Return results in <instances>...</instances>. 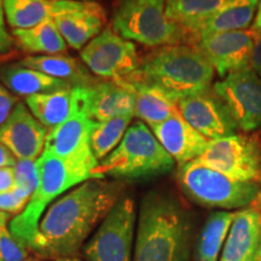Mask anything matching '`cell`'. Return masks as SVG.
I'll list each match as a JSON object with an SVG mask.
<instances>
[{
    "label": "cell",
    "mask_w": 261,
    "mask_h": 261,
    "mask_svg": "<svg viewBox=\"0 0 261 261\" xmlns=\"http://www.w3.org/2000/svg\"><path fill=\"white\" fill-rule=\"evenodd\" d=\"M126 190L122 180L90 179L47 208L32 252L45 260L76 256Z\"/></svg>",
    "instance_id": "1"
},
{
    "label": "cell",
    "mask_w": 261,
    "mask_h": 261,
    "mask_svg": "<svg viewBox=\"0 0 261 261\" xmlns=\"http://www.w3.org/2000/svg\"><path fill=\"white\" fill-rule=\"evenodd\" d=\"M191 219L169 192L149 191L137 218L133 261H190Z\"/></svg>",
    "instance_id": "2"
},
{
    "label": "cell",
    "mask_w": 261,
    "mask_h": 261,
    "mask_svg": "<svg viewBox=\"0 0 261 261\" xmlns=\"http://www.w3.org/2000/svg\"><path fill=\"white\" fill-rule=\"evenodd\" d=\"M214 68L195 46L187 44L158 47L140 60L133 79L159 87L175 102L211 90Z\"/></svg>",
    "instance_id": "3"
},
{
    "label": "cell",
    "mask_w": 261,
    "mask_h": 261,
    "mask_svg": "<svg viewBox=\"0 0 261 261\" xmlns=\"http://www.w3.org/2000/svg\"><path fill=\"white\" fill-rule=\"evenodd\" d=\"M37 163L40 173L39 187L24 211L12 218L9 224L12 236L31 250L44 212L70 189L90 179H97L93 169L65 161L46 150L37 160Z\"/></svg>",
    "instance_id": "4"
},
{
    "label": "cell",
    "mask_w": 261,
    "mask_h": 261,
    "mask_svg": "<svg viewBox=\"0 0 261 261\" xmlns=\"http://www.w3.org/2000/svg\"><path fill=\"white\" fill-rule=\"evenodd\" d=\"M174 159L160 144L145 122H133L120 144L98 163L97 179L148 178L163 174L174 167Z\"/></svg>",
    "instance_id": "5"
},
{
    "label": "cell",
    "mask_w": 261,
    "mask_h": 261,
    "mask_svg": "<svg viewBox=\"0 0 261 261\" xmlns=\"http://www.w3.org/2000/svg\"><path fill=\"white\" fill-rule=\"evenodd\" d=\"M177 180L191 201L207 208L243 210L255 202L260 194L257 182L234 180L196 160L179 167Z\"/></svg>",
    "instance_id": "6"
},
{
    "label": "cell",
    "mask_w": 261,
    "mask_h": 261,
    "mask_svg": "<svg viewBox=\"0 0 261 261\" xmlns=\"http://www.w3.org/2000/svg\"><path fill=\"white\" fill-rule=\"evenodd\" d=\"M113 29L149 47L185 44L181 28L166 15V0H122L113 16Z\"/></svg>",
    "instance_id": "7"
},
{
    "label": "cell",
    "mask_w": 261,
    "mask_h": 261,
    "mask_svg": "<svg viewBox=\"0 0 261 261\" xmlns=\"http://www.w3.org/2000/svg\"><path fill=\"white\" fill-rule=\"evenodd\" d=\"M137 212L135 200L122 196L81 249L87 261H133Z\"/></svg>",
    "instance_id": "8"
},
{
    "label": "cell",
    "mask_w": 261,
    "mask_h": 261,
    "mask_svg": "<svg viewBox=\"0 0 261 261\" xmlns=\"http://www.w3.org/2000/svg\"><path fill=\"white\" fill-rule=\"evenodd\" d=\"M196 161L234 180H261V142L256 136L232 135L211 140Z\"/></svg>",
    "instance_id": "9"
},
{
    "label": "cell",
    "mask_w": 261,
    "mask_h": 261,
    "mask_svg": "<svg viewBox=\"0 0 261 261\" xmlns=\"http://www.w3.org/2000/svg\"><path fill=\"white\" fill-rule=\"evenodd\" d=\"M80 58L94 76L123 80L138 69L140 58L135 42L106 28L80 51Z\"/></svg>",
    "instance_id": "10"
},
{
    "label": "cell",
    "mask_w": 261,
    "mask_h": 261,
    "mask_svg": "<svg viewBox=\"0 0 261 261\" xmlns=\"http://www.w3.org/2000/svg\"><path fill=\"white\" fill-rule=\"evenodd\" d=\"M212 90L226 104L238 129L252 132L261 126V77L252 68L228 74Z\"/></svg>",
    "instance_id": "11"
},
{
    "label": "cell",
    "mask_w": 261,
    "mask_h": 261,
    "mask_svg": "<svg viewBox=\"0 0 261 261\" xmlns=\"http://www.w3.org/2000/svg\"><path fill=\"white\" fill-rule=\"evenodd\" d=\"M75 94V91H74ZM94 122L77 107L75 98L74 113L58 125L48 130L45 150L65 161L86 166L96 169L98 166L90 145V136Z\"/></svg>",
    "instance_id": "12"
},
{
    "label": "cell",
    "mask_w": 261,
    "mask_h": 261,
    "mask_svg": "<svg viewBox=\"0 0 261 261\" xmlns=\"http://www.w3.org/2000/svg\"><path fill=\"white\" fill-rule=\"evenodd\" d=\"M255 31L244 29L207 35L195 47L201 52L221 77L250 67Z\"/></svg>",
    "instance_id": "13"
},
{
    "label": "cell",
    "mask_w": 261,
    "mask_h": 261,
    "mask_svg": "<svg viewBox=\"0 0 261 261\" xmlns=\"http://www.w3.org/2000/svg\"><path fill=\"white\" fill-rule=\"evenodd\" d=\"M77 107L94 122L135 116V96L121 80L98 79L87 87H74Z\"/></svg>",
    "instance_id": "14"
},
{
    "label": "cell",
    "mask_w": 261,
    "mask_h": 261,
    "mask_svg": "<svg viewBox=\"0 0 261 261\" xmlns=\"http://www.w3.org/2000/svg\"><path fill=\"white\" fill-rule=\"evenodd\" d=\"M178 108L180 115L210 140L232 136L238 129L226 104L212 89L182 98Z\"/></svg>",
    "instance_id": "15"
},
{
    "label": "cell",
    "mask_w": 261,
    "mask_h": 261,
    "mask_svg": "<svg viewBox=\"0 0 261 261\" xmlns=\"http://www.w3.org/2000/svg\"><path fill=\"white\" fill-rule=\"evenodd\" d=\"M48 129L35 119L25 103L18 102L0 126V143L17 160H38L45 150Z\"/></svg>",
    "instance_id": "16"
},
{
    "label": "cell",
    "mask_w": 261,
    "mask_h": 261,
    "mask_svg": "<svg viewBox=\"0 0 261 261\" xmlns=\"http://www.w3.org/2000/svg\"><path fill=\"white\" fill-rule=\"evenodd\" d=\"M150 128L160 144L180 166L197 160L211 142L207 137L195 129L180 114Z\"/></svg>",
    "instance_id": "17"
},
{
    "label": "cell",
    "mask_w": 261,
    "mask_h": 261,
    "mask_svg": "<svg viewBox=\"0 0 261 261\" xmlns=\"http://www.w3.org/2000/svg\"><path fill=\"white\" fill-rule=\"evenodd\" d=\"M260 240V208L247 207L234 212L219 261H253Z\"/></svg>",
    "instance_id": "18"
},
{
    "label": "cell",
    "mask_w": 261,
    "mask_h": 261,
    "mask_svg": "<svg viewBox=\"0 0 261 261\" xmlns=\"http://www.w3.org/2000/svg\"><path fill=\"white\" fill-rule=\"evenodd\" d=\"M6 21L14 29H27L46 19L79 11L91 2L79 0H3Z\"/></svg>",
    "instance_id": "19"
},
{
    "label": "cell",
    "mask_w": 261,
    "mask_h": 261,
    "mask_svg": "<svg viewBox=\"0 0 261 261\" xmlns=\"http://www.w3.org/2000/svg\"><path fill=\"white\" fill-rule=\"evenodd\" d=\"M104 22V10L93 2L83 10L60 15L55 18V23L68 46L80 51L103 32Z\"/></svg>",
    "instance_id": "20"
},
{
    "label": "cell",
    "mask_w": 261,
    "mask_h": 261,
    "mask_svg": "<svg viewBox=\"0 0 261 261\" xmlns=\"http://www.w3.org/2000/svg\"><path fill=\"white\" fill-rule=\"evenodd\" d=\"M121 81L135 96V116L150 127L180 114L178 102L159 87L133 79Z\"/></svg>",
    "instance_id": "21"
},
{
    "label": "cell",
    "mask_w": 261,
    "mask_h": 261,
    "mask_svg": "<svg viewBox=\"0 0 261 261\" xmlns=\"http://www.w3.org/2000/svg\"><path fill=\"white\" fill-rule=\"evenodd\" d=\"M230 0H166V15L181 28L185 44L195 46L201 25Z\"/></svg>",
    "instance_id": "22"
},
{
    "label": "cell",
    "mask_w": 261,
    "mask_h": 261,
    "mask_svg": "<svg viewBox=\"0 0 261 261\" xmlns=\"http://www.w3.org/2000/svg\"><path fill=\"white\" fill-rule=\"evenodd\" d=\"M24 67L41 71L55 77L71 87H87L93 85L99 77L94 76L87 67L76 58L67 55H42V56H27L19 62Z\"/></svg>",
    "instance_id": "23"
},
{
    "label": "cell",
    "mask_w": 261,
    "mask_h": 261,
    "mask_svg": "<svg viewBox=\"0 0 261 261\" xmlns=\"http://www.w3.org/2000/svg\"><path fill=\"white\" fill-rule=\"evenodd\" d=\"M0 81L15 96L31 97L35 94L55 92V91L73 89L70 85L65 84L55 77L31 69L21 63H11L0 69Z\"/></svg>",
    "instance_id": "24"
},
{
    "label": "cell",
    "mask_w": 261,
    "mask_h": 261,
    "mask_svg": "<svg viewBox=\"0 0 261 261\" xmlns=\"http://www.w3.org/2000/svg\"><path fill=\"white\" fill-rule=\"evenodd\" d=\"M259 2L260 0H230L201 25L197 32L196 44L207 35L247 29L252 23Z\"/></svg>",
    "instance_id": "25"
},
{
    "label": "cell",
    "mask_w": 261,
    "mask_h": 261,
    "mask_svg": "<svg viewBox=\"0 0 261 261\" xmlns=\"http://www.w3.org/2000/svg\"><path fill=\"white\" fill-rule=\"evenodd\" d=\"M24 103L35 119L50 130L64 122L74 113V87L55 91V92L35 94L25 98Z\"/></svg>",
    "instance_id": "26"
},
{
    "label": "cell",
    "mask_w": 261,
    "mask_h": 261,
    "mask_svg": "<svg viewBox=\"0 0 261 261\" xmlns=\"http://www.w3.org/2000/svg\"><path fill=\"white\" fill-rule=\"evenodd\" d=\"M17 46L31 56L60 55L67 51L68 45L58 31L55 19H46L32 28L14 29Z\"/></svg>",
    "instance_id": "27"
},
{
    "label": "cell",
    "mask_w": 261,
    "mask_h": 261,
    "mask_svg": "<svg viewBox=\"0 0 261 261\" xmlns=\"http://www.w3.org/2000/svg\"><path fill=\"white\" fill-rule=\"evenodd\" d=\"M232 212H214L207 218L196 244V261H219L232 224Z\"/></svg>",
    "instance_id": "28"
},
{
    "label": "cell",
    "mask_w": 261,
    "mask_h": 261,
    "mask_svg": "<svg viewBox=\"0 0 261 261\" xmlns=\"http://www.w3.org/2000/svg\"><path fill=\"white\" fill-rule=\"evenodd\" d=\"M135 116H119L94 123L90 136V145L98 162L106 159L120 144Z\"/></svg>",
    "instance_id": "29"
},
{
    "label": "cell",
    "mask_w": 261,
    "mask_h": 261,
    "mask_svg": "<svg viewBox=\"0 0 261 261\" xmlns=\"http://www.w3.org/2000/svg\"><path fill=\"white\" fill-rule=\"evenodd\" d=\"M15 187L33 196L40 182L37 160H17L14 167Z\"/></svg>",
    "instance_id": "30"
},
{
    "label": "cell",
    "mask_w": 261,
    "mask_h": 261,
    "mask_svg": "<svg viewBox=\"0 0 261 261\" xmlns=\"http://www.w3.org/2000/svg\"><path fill=\"white\" fill-rule=\"evenodd\" d=\"M32 250L12 236L9 227L0 228V261H25Z\"/></svg>",
    "instance_id": "31"
},
{
    "label": "cell",
    "mask_w": 261,
    "mask_h": 261,
    "mask_svg": "<svg viewBox=\"0 0 261 261\" xmlns=\"http://www.w3.org/2000/svg\"><path fill=\"white\" fill-rule=\"evenodd\" d=\"M32 196L22 189L14 187L11 190L0 194V212L11 215H18L27 207Z\"/></svg>",
    "instance_id": "32"
},
{
    "label": "cell",
    "mask_w": 261,
    "mask_h": 261,
    "mask_svg": "<svg viewBox=\"0 0 261 261\" xmlns=\"http://www.w3.org/2000/svg\"><path fill=\"white\" fill-rule=\"evenodd\" d=\"M18 102L17 96L10 92L0 81V126L9 119Z\"/></svg>",
    "instance_id": "33"
},
{
    "label": "cell",
    "mask_w": 261,
    "mask_h": 261,
    "mask_svg": "<svg viewBox=\"0 0 261 261\" xmlns=\"http://www.w3.org/2000/svg\"><path fill=\"white\" fill-rule=\"evenodd\" d=\"M5 10L4 3L0 0V55H6L12 52L15 45V38L9 34L5 23Z\"/></svg>",
    "instance_id": "34"
},
{
    "label": "cell",
    "mask_w": 261,
    "mask_h": 261,
    "mask_svg": "<svg viewBox=\"0 0 261 261\" xmlns=\"http://www.w3.org/2000/svg\"><path fill=\"white\" fill-rule=\"evenodd\" d=\"M250 68L261 77V31H255V42L250 60Z\"/></svg>",
    "instance_id": "35"
},
{
    "label": "cell",
    "mask_w": 261,
    "mask_h": 261,
    "mask_svg": "<svg viewBox=\"0 0 261 261\" xmlns=\"http://www.w3.org/2000/svg\"><path fill=\"white\" fill-rule=\"evenodd\" d=\"M15 187L14 167H6L0 169V194L11 190Z\"/></svg>",
    "instance_id": "36"
},
{
    "label": "cell",
    "mask_w": 261,
    "mask_h": 261,
    "mask_svg": "<svg viewBox=\"0 0 261 261\" xmlns=\"http://www.w3.org/2000/svg\"><path fill=\"white\" fill-rule=\"evenodd\" d=\"M17 159L11 154V151L0 143V169L6 167H15Z\"/></svg>",
    "instance_id": "37"
},
{
    "label": "cell",
    "mask_w": 261,
    "mask_h": 261,
    "mask_svg": "<svg viewBox=\"0 0 261 261\" xmlns=\"http://www.w3.org/2000/svg\"><path fill=\"white\" fill-rule=\"evenodd\" d=\"M252 29H254V31H261V12H257Z\"/></svg>",
    "instance_id": "38"
},
{
    "label": "cell",
    "mask_w": 261,
    "mask_h": 261,
    "mask_svg": "<svg viewBox=\"0 0 261 261\" xmlns=\"http://www.w3.org/2000/svg\"><path fill=\"white\" fill-rule=\"evenodd\" d=\"M9 219H10V215L3 213V212H0V228L6 226V224H8Z\"/></svg>",
    "instance_id": "39"
},
{
    "label": "cell",
    "mask_w": 261,
    "mask_h": 261,
    "mask_svg": "<svg viewBox=\"0 0 261 261\" xmlns=\"http://www.w3.org/2000/svg\"><path fill=\"white\" fill-rule=\"evenodd\" d=\"M12 56H14V54H12V52H10V54H6V55H0V64L5 63V62L8 61L9 58H11Z\"/></svg>",
    "instance_id": "40"
},
{
    "label": "cell",
    "mask_w": 261,
    "mask_h": 261,
    "mask_svg": "<svg viewBox=\"0 0 261 261\" xmlns=\"http://www.w3.org/2000/svg\"><path fill=\"white\" fill-rule=\"evenodd\" d=\"M253 261H261V240H260L259 246H257L256 253H255V255H254Z\"/></svg>",
    "instance_id": "41"
},
{
    "label": "cell",
    "mask_w": 261,
    "mask_h": 261,
    "mask_svg": "<svg viewBox=\"0 0 261 261\" xmlns=\"http://www.w3.org/2000/svg\"><path fill=\"white\" fill-rule=\"evenodd\" d=\"M55 261H85L77 256H69V257H62V259H57Z\"/></svg>",
    "instance_id": "42"
},
{
    "label": "cell",
    "mask_w": 261,
    "mask_h": 261,
    "mask_svg": "<svg viewBox=\"0 0 261 261\" xmlns=\"http://www.w3.org/2000/svg\"><path fill=\"white\" fill-rule=\"evenodd\" d=\"M25 261H47V260H45V259H42V257H40V256L35 255V256H29Z\"/></svg>",
    "instance_id": "43"
},
{
    "label": "cell",
    "mask_w": 261,
    "mask_h": 261,
    "mask_svg": "<svg viewBox=\"0 0 261 261\" xmlns=\"http://www.w3.org/2000/svg\"><path fill=\"white\" fill-rule=\"evenodd\" d=\"M257 8H259V11L257 12H261V0L259 2V6H257Z\"/></svg>",
    "instance_id": "44"
},
{
    "label": "cell",
    "mask_w": 261,
    "mask_h": 261,
    "mask_svg": "<svg viewBox=\"0 0 261 261\" xmlns=\"http://www.w3.org/2000/svg\"><path fill=\"white\" fill-rule=\"evenodd\" d=\"M79 2H91V0H79Z\"/></svg>",
    "instance_id": "45"
}]
</instances>
